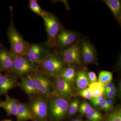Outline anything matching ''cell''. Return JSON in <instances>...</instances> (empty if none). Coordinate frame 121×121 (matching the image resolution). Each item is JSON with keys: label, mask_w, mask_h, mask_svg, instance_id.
Here are the masks:
<instances>
[{"label": "cell", "mask_w": 121, "mask_h": 121, "mask_svg": "<svg viewBox=\"0 0 121 121\" xmlns=\"http://www.w3.org/2000/svg\"><path fill=\"white\" fill-rule=\"evenodd\" d=\"M11 20L8 31L7 36L10 44V52L14 56H25L30 44L24 39L17 30L13 21V8L10 7Z\"/></svg>", "instance_id": "6da1fadb"}, {"label": "cell", "mask_w": 121, "mask_h": 121, "mask_svg": "<svg viewBox=\"0 0 121 121\" xmlns=\"http://www.w3.org/2000/svg\"><path fill=\"white\" fill-rule=\"evenodd\" d=\"M80 106V101L78 99L72 101L68 105V112L69 115H73L78 111Z\"/></svg>", "instance_id": "cb8c5ba5"}, {"label": "cell", "mask_w": 121, "mask_h": 121, "mask_svg": "<svg viewBox=\"0 0 121 121\" xmlns=\"http://www.w3.org/2000/svg\"><path fill=\"white\" fill-rule=\"evenodd\" d=\"M91 105L86 102H84L80 105L79 110L82 114H87L92 109Z\"/></svg>", "instance_id": "4316f807"}, {"label": "cell", "mask_w": 121, "mask_h": 121, "mask_svg": "<svg viewBox=\"0 0 121 121\" xmlns=\"http://www.w3.org/2000/svg\"><path fill=\"white\" fill-rule=\"evenodd\" d=\"M79 94L82 97L85 99L91 100L93 98L91 93L88 88L82 90L79 93Z\"/></svg>", "instance_id": "83f0119b"}, {"label": "cell", "mask_w": 121, "mask_h": 121, "mask_svg": "<svg viewBox=\"0 0 121 121\" xmlns=\"http://www.w3.org/2000/svg\"><path fill=\"white\" fill-rule=\"evenodd\" d=\"M18 80L11 75L2 74L0 77V95L6 96L9 91L19 86Z\"/></svg>", "instance_id": "5bb4252c"}, {"label": "cell", "mask_w": 121, "mask_h": 121, "mask_svg": "<svg viewBox=\"0 0 121 121\" xmlns=\"http://www.w3.org/2000/svg\"><path fill=\"white\" fill-rule=\"evenodd\" d=\"M68 105L65 99L53 95L48 99V115L56 121L62 120L67 113Z\"/></svg>", "instance_id": "52a82bcc"}, {"label": "cell", "mask_w": 121, "mask_h": 121, "mask_svg": "<svg viewBox=\"0 0 121 121\" xmlns=\"http://www.w3.org/2000/svg\"><path fill=\"white\" fill-rule=\"evenodd\" d=\"M14 56L3 43L0 44V71L10 74L12 70Z\"/></svg>", "instance_id": "4fadbf2b"}, {"label": "cell", "mask_w": 121, "mask_h": 121, "mask_svg": "<svg viewBox=\"0 0 121 121\" xmlns=\"http://www.w3.org/2000/svg\"><path fill=\"white\" fill-rule=\"evenodd\" d=\"M104 95L105 97H106L109 99H112L114 98L115 96V94L109 91H104Z\"/></svg>", "instance_id": "1f68e13d"}, {"label": "cell", "mask_w": 121, "mask_h": 121, "mask_svg": "<svg viewBox=\"0 0 121 121\" xmlns=\"http://www.w3.org/2000/svg\"><path fill=\"white\" fill-rule=\"evenodd\" d=\"M17 121H27L35 120V117L31 112L28 104L20 102L16 116Z\"/></svg>", "instance_id": "e0dca14e"}, {"label": "cell", "mask_w": 121, "mask_h": 121, "mask_svg": "<svg viewBox=\"0 0 121 121\" xmlns=\"http://www.w3.org/2000/svg\"><path fill=\"white\" fill-rule=\"evenodd\" d=\"M5 97L4 101H1L0 103V108L4 110L8 116H16L17 107L20 102L15 98L11 97L8 95Z\"/></svg>", "instance_id": "2e32d148"}, {"label": "cell", "mask_w": 121, "mask_h": 121, "mask_svg": "<svg viewBox=\"0 0 121 121\" xmlns=\"http://www.w3.org/2000/svg\"><path fill=\"white\" fill-rule=\"evenodd\" d=\"M79 43L82 63L86 65L96 63L97 52L93 44L85 38L81 39Z\"/></svg>", "instance_id": "8fae6325"}, {"label": "cell", "mask_w": 121, "mask_h": 121, "mask_svg": "<svg viewBox=\"0 0 121 121\" xmlns=\"http://www.w3.org/2000/svg\"><path fill=\"white\" fill-rule=\"evenodd\" d=\"M12 121L10 120H4V121Z\"/></svg>", "instance_id": "8d00e7d4"}, {"label": "cell", "mask_w": 121, "mask_h": 121, "mask_svg": "<svg viewBox=\"0 0 121 121\" xmlns=\"http://www.w3.org/2000/svg\"></svg>", "instance_id": "ab89813d"}, {"label": "cell", "mask_w": 121, "mask_h": 121, "mask_svg": "<svg viewBox=\"0 0 121 121\" xmlns=\"http://www.w3.org/2000/svg\"><path fill=\"white\" fill-rule=\"evenodd\" d=\"M113 101L112 99H108L107 100L105 110L106 111L109 110L112 108Z\"/></svg>", "instance_id": "4dcf8cb0"}, {"label": "cell", "mask_w": 121, "mask_h": 121, "mask_svg": "<svg viewBox=\"0 0 121 121\" xmlns=\"http://www.w3.org/2000/svg\"><path fill=\"white\" fill-rule=\"evenodd\" d=\"M105 91H109V92H111V93L116 94V92H117V90H116L115 87H114V88H112V89H109V90H105Z\"/></svg>", "instance_id": "e575fe53"}, {"label": "cell", "mask_w": 121, "mask_h": 121, "mask_svg": "<svg viewBox=\"0 0 121 121\" xmlns=\"http://www.w3.org/2000/svg\"><path fill=\"white\" fill-rule=\"evenodd\" d=\"M29 7L30 10L38 16L42 17L45 11L41 8L36 0H30Z\"/></svg>", "instance_id": "603a6c76"}, {"label": "cell", "mask_w": 121, "mask_h": 121, "mask_svg": "<svg viewBox=\"0 0 121 121\" xmlns=\"http://www.w3.org/2000/svg\"><path fill=\"white\" fill-rule=\"evenodd\" d=\"M76 77V85L78 90H82L89 86L90 83L86 71L81 70L78 71Z\"/></svg>", "instance_id": "d6986e66"}, {"label": "cell", "mask_w": 121, "mask_h": 121, "mask_svg": "<svg viewBox=\"0 0 121 121\" xmlns=\"http://www.w3.org/2000/svg\"><path fill=\"white\" fill-rule=\"evenodd\" d=\"M73 66L71 65L67 67L64 68L59 74L62 78L71 83L73 82L77 75L75 68Z\"/></svg>", "instance_id": "ffe728a7"}, {"label": "cell", "mask_w": 121, "mask_h": 121, "mask_svg": "<svg viewBox=\"0 0 121 121\" xmlns=\"http://www.w3.org/2000/svg\"><path fill=\"white\" fill-rule=\"evenodd\" d=\"M79 34L76 32L63 29L56 39V47L59 50L66 48L79 41Z\"/></svg>", "instance_id": "7c38bea8"}, {"label": "cell", "mask_w": 121, "mask_h": 121, "mask_svg": "<svg viewBox=\"0 0 121 121\" xmlns=\"http://www.w3.org/2000/svg\"><path fill=\"white\" fill-rule=\"evenodd\" d=\"M19 86L29 99L39 94L33 75L27 76L21 78Z\"/></svg>", "instance_id": "9a60e30c"}, {"label": "cell", "mask_w": 121, "mask_h": 121, "mask_svg": "<svg viewBox=\"0 0 121 121\" xmlns=\"http://www.w3.org/2000/svg\"><path fill=\"white\" fill-rule=\"evenodd\" d=\"M104 86L105 87V90L114 88V84L111 82L104 84Z\"/></svg>", "instance_id": "d6a6232c"}, {"label": "cell", "mask_w": 121, "mask_h": 121, "mask_svg": "<svg viewBox=\"0 0 121 121\" xmlns=\"http://www.w3.org/2000/svg\"><path fill=\"white\" fill-rule=\"evenodd\" d=\"M113 73L107 71H101L99 74V82L103 84L110 82L113 78Z\"/></svg>", "instance_id": "7402d4cb"}, {"label": "cell", "mask_w": 121, "mask_h": 121, "mask_svg": "<svg viewBox=\"0 0 121 121\" xmlns=\"http://www.w3.org/2000/svg\"><path fill=\"white\" fill-rule=\"evenodd\" d=\"M47 34V43L51 48L56 47V39L59 33L64 29L62 24L54 14L45 11L42 17Z\"/></svg>", "instance_id": "7a4b0ae2"}, {"label": "cell", "mask_w": 121, "mask_h": 121, "mask_svg": "<svg viewBox=\"0 0 121 121\" xmlns=\"http://www.w3.org/2000/svg\"><path fill=\"white\" fill-rule=\"evenodd\" d=\"M56 52L65 64L71 66L82 63L79 41L66 48Z\"/></svg>", "instance_id": "9c48e42d"}, {"label": "cell", "mask_w": 121, "mask_h": 121, "mask_svg": "<svg viewBox=\"0 0 121 121\" xmlns=\"http://www.w3.org/2000/svg\"><path fill=\"white\" fill-rule=\"evenodd\" d=\"M89 82L91 83L97 82L98 78L96 74L93 71H90L87 73Z\"/></svg>", "instance_id": "f546056e"}, {"label": "cell", "mask_w": 121, "mask_h": 121, "mask_svg": "<svg viewBox=\"0 0 121 121\" xmlns=\"http://www.w3.org/2000/svg\"><path fill=\"white\" fill-rule=\"evenodd\" d=\"M107 121H121V108L116 109L109 115Z\"/></svg>", "instance_id": "484cf974"}, {"label": "cell", "mask_w": 121, "mask_h": 121, "mask_svg": "<svg viewBox=\"0 0 121 121\" xmlns=\"http://www.w3.org/2000/svg\"><path fill=\"white\" fill-rule=\"evenodd\" d=\"M65 64L56 53L50 52L40 64L39 69L54 77L59 74L65 68Z\"/></svg>", "instance_id": "277c9868"}, {"label": "cell", "mask_w": 121, "mask_h": 121, "mask_svg": "<svg viewBox=\"0 0 121 121\" xmlns=\"http://www.w3.org/2000/svg\"><path fill=\"white\" fill-rule=\"evenodd\" d=\"M86 117L89 121H98L103 118V116L99 111L94 108H92L91 111L86 114Z\"/></svg>", "instance_id": "d4e9b609"}, {"label": "cell", "mask_w": 121, "mask_h": 121, "mask_svg": "<svg viewBox=\"0 0 121 121\" xmlns=\"http://www.w3.org/2000/svg\"><path fill=\"white\" fill-rule=\"evenodd\" d=\"M53 95L66 99L73 95L74 90L71 83L62 78L59 74L54 77Z\"/></svg>", "instance_id": "30bf717a"}, {"label": "cell", "mask_w": 121, "mask_h": 121, "mask_svg": "<svg viewBox=\"0 0 121 121\" xmlns=\"http://www.w3.org/2000/svg\"><path fill=\"white\" fill-rule=\"evenodd\" d=\"M33 77L36 84L39 94L49 99L53 95V81L51 76L39 69Z\"/></svg>", "instance_id": "ba28073f"}, {"label": "cell", "mask_w": 121, "mask_h": 121, "mask_svg": "<svg viewBox=\"0 0 121 121\" xmlns=\"http://www.w3.org/2000/svg\"><path fill=\"white\" fill-rule=\"evenodd\" d=\"M50 49L47 41L30 44L25 57L30 63L39 68L40 64L51 52Z\"/></svg>", "instance_id": "3957f363"}, {"label": "cell", "mask_w": 121, "mask_h": 121, "mask_svg": "<svg viewBox=\"0 0 121 121\" xmlns=\"http://www.w3.org/2000/svg\"><path fill=\"white\" fill-rule=\"evenodd\" d=\"M72 121H82V120H80L79 119H76L74 120H73Z\"/></svg>", "instance_id": "d590c367"}, {"label": "cell", "mask_w": 121, "mask_h": 121, "mask_svg": "<svg viewBox=\"0 0 121 121\" xmlns=\"http://www.w3.org/2000/svg\"><path fill=\"white\" fill-rule=\"evenodd\" d=\"M105 98L104 95H102L98 97L93 98L91 99V102L95 106H99L102 102L105 100Z\"/></svg>", "instance_id": "f1b7e54d"}, {"label": "cell", "mask_w": 121, "mask_h": 121, "mask_svg": "<svg viewBox=\"0 0 121 121\" xmlns=\"http://www.w3.org/2000/svg\"><path fill=\"white\" fill-rule=\"evenodd\" d=\"M12 70L10 74L17 79L32 75L39 68L30 63L25 56H14Z\"/></svg>", "instance_id": "8992f818"}, {"label": "cell", "mask_w": 121, "mask_h": 121, "mask_svg": "<svg viewBox=\"0 0 121 121\" xmlns=\"http://www.w3.org/2000/svg\"><path fill=\"white\" fill-rule=\"evenodd\" d=\"M2 73H1V72L0 71V77L1 76V75H2Z\"/></svg>", "instance_id": "74e56055"}, {"label": "cell", "mask_w": 121, "mask_h": 121, "mask_svg": "<svg viewBox=\"0 0 121 121\" xmlns=\"http://www.w3.org/2000/svg\"><path fill=\"white\" fill-rule=\"evenodd\" d=\"M1 101H2V100H1V99L0 98V103L1 102Z\"/></svg>", "instance_id": "f35d334b"}, {"label": "cell", "mask_w": 121, "mask_h": 121, "mask_svg": "<svg viewBox=\"0 0 121 121\" xmlns=\"http://www.w3.org/2000/svg\"><path fill=\"white\" fill-rule=\"evenodd\" d=\"M49 99L38 94L29 99L28 104L31 112L36 121H45L48 113Z\"/></svg>", "instance_id": "5b68a950"}, {"label": "cell", "mask_w": 121, "mask_h": 121, "mask_svg": "<svg viewBox=\"0 0 121 121\" xmlns=\"http://www.w3.org/2000/svg\"><path fill=\"white\" fill-rule=\"evenodd\" d=\"M112 12L115 19L121 25V1L120 0H104L103 1Z\"/></svg>", "instance_id": "ac0fdd59"}, {"label": "cell", "mask_w": 121, "mask_h": 121, "mask_svg": "<svg viewBox=\"0 0 121 121\" xmlns=\"http://www.w3.org/2000/svg\"><path fill=\"white\" fill-rule=\"evenodd\" d=\"M107 100L105 99L101 104L99 106V108L100 109L102 110H105V109L106 105Z\"/></svg>", "instance_id": "836d02e7"}, {"label": "cell", "mask_w": 121, "mask_h": 121, "mask_svg": "<svg viewBox=\"0 0 121 121\" xmlns=\"http://www.w3.org/2000/svg\"><path fill=\"white\" fill-rule=\"evenodd\" d=\"M88 88L91 93L93 98L104 95L105 91L104 85L98 82L90 83Z\"/></svg>", "instance_id": "44dd1931"}]
</instances>
